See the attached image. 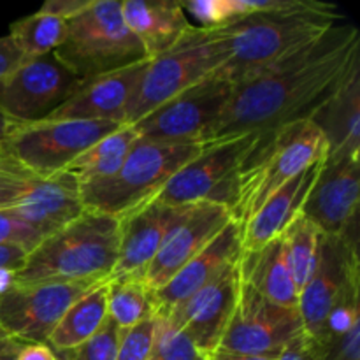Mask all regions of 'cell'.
Wrapping results in <instances>:
<instances>
[{
  "instance_id": "obj_37",
  "label": "cell",
  "mask_w": 360,
  "mask_h": 360,
  "mask_svg": "<svg viewBox=\"0 0 360 360\" xmlns=\"http://www.w3.org/2000/svg\"><path fill=\"white\" fill-rule=\"evenodd\" d=\"M90 2L91 0H48V2L42 4L39 11L53 14V16L62 18V20L67 21L76 16V14H79L81 11L86 9Z\"/></svg>"
},
{
  "instance_id": "obj_21",
  "label": "cell",
  "mask_w": 360,
  "mask_h": 360,
  "mask_svg": "<svg viewBox=\"0 0 360 360\" xmlns=\"http://www.w3.org/2000/svg\"><path fill=\"white\" fill-rule=\"evenodd\" d=\"M9 211L44 239L86 210L81 200V185L76 176L62 171L49 178H34L23 199Z\"/></svg>"
},
{
  "instance_id": "obj_12",
  "label": "cell",
  "mask_w": 360,
  "mask_h": 360,
  "mask_svg": "<svg viewBox=\"0 0 360 360\" xmlns=\"http://www.w3.org/2000/svg\"><path fill=\"white\" fill-rule=\"evenodd\" d=\"M302 333L297 309L271 302L239 274L238 297L218 347L220 350L278 359L287 345Z\"/></svg>"
},
{
  "instance_id": "obj_42",
  "label": "cell",
  "mask_w": 360,
  "mask_h": 360,
  "mask_svg": "<svg viewBox=\"0 0 360 360\" xmlns=\"http://www.w3.org/2000/svg\"><path fill=\"white\" fill-rule=\"evenodd\" d=\"M280 359V357H278ZM271 357H253V355H243V354H232V352L220 350L217 348L214 352H211L210 355H206V360H278Z\"/></svg>"
},
{
  "instance_id": "obj_23",
  "label": "cell",
  "mask_w": 360,
  "mask_h": 360,
  "mask_svg": "<svg viewBox=\"0 0 360 360\" xmlns=\"http://www.w3.org/2000/svg\"><path fill=\"white\" fill-rule=\"evenodd\" d=\"M322 162L309 165L306 171L295 176L292 181L281 186L274 195L264 202V206L241 227L243 253L259 252L260 248L283 234L292 220L302 211L306 199L315 185L322 169Z\"/></svg>"
},
{
  "instance_id": "obj_19",
  "label": "cell",
  "mask_w": 360,
  "mask_h": 360,
  "mask_svg": "<svg viewBox=\"0 0 360 360\" xmlns=\"http://www.w3.org/2000/svg\"><path fill=\"white\" fill-rule=\"evenodd\" d=\"M241 250V225L231 220L220 234L181 267L164 287L151 292L155 316H165L195 292L217 280L227 267L239 262Z\"/></svg>"
},
{
  "instance_id": "obj_27",
  "label": "cell",
  "mask_w": 360,
  "mask_h": 360,
  "mask_svg": "<svg viewBox=\"0 0 360 360\" xmlns=\"http://www.w3.org/2000/svg\"><path fill=\"white\" fill-rule=\"evenodd\" d=\"M139 139L132 125L120 127L115 132L98 139L74 158L65 171L76 176L79 185L102 181L120 171L136 141Z\"/></svg>"
},
{
  "instance_id": "obj_38",
  "label": "cell",
  "mask_w": 360,
  "mask_h": 360,
  "mask_svg": "<svg viewBox=\"0 0 360 360\" xmlns=\"http://www.w3.org/2000/svg\"><path fill=\"white\" fill-rule=\"evenodd\" d=\"M23 55L9 35L0 37V83L23 62Z\"/></svg>"
},
{
  "instance_id": "obj_29",
  "label": "cell",
  "mask_w": 360,
  "mask_h": 360,
  "mask_svg": "<svg viewBox=\"0 0 360 360\" xmlns=\"http://www.w3.org/2000/svg\"><path fill=\"white\" fill-rule=\"evenodd\" d=\"M65 35L67 21L41 11L16 20L9 30V37L20 49L23 58L55 53L63 44Z\"/></svg>"
},
{
  "instance_id": "obj_15",
  "label": "cell",
  "mask_w": 360,
  "mask_h": 360,
  "mask_svg": "<svg viewBox=\"0 0 360 360\" xmlns=\"http://www.w3.org/2000/svg\"><path fill=\"white\" fill-rule=\"evenodd\" d=\"M359 157L326 160L301 213L326 236L345 234L359 221Z\"/></svg>"
},
{
  "instance_id": "obj_43",
  "label": "cell",
  "mask_w": 360,
  "mask_h": 360,
  "mask_svg": "<svg viewBox=\"0 0 360 360\" xmlns=\"http://www.w3.org/2000/svg\"><path fill=\"white\" fill-rule=\"evenodd\" d=\"M14 273L16 271H11V269H0V295L4 292L9 290L14 283Z\"/></svg>"
},
{
  "instance_id": "obj_18",
  "label": "cell",
  "mask_w": 360,
  "mask_h": 360,
  "mask_svg": "<svg viewBox=\"0 0 360 360\" xmlns=\"http://www.w3.org/2000/svg\"><path fill=\"white\" fill-rule=\"evenodd\" d=\"M192 206H169L150 200L139 210L118 218L120 248L111 280L143 278L169 232L186 217Z\"/></svg>"
},
{
  "instance_id": "obj_1",
  "label": "cell",
  "mask_w": 360,
  "mask_h": 360,
  "mask_svg": "<svg viewBox=\"0 0 360 360\" xmlns=\"http://www.w3.org/2000/svg\"><path fill=\"white\" fill-rule=\"evenodd\" d=\"M360 67V32L338 23L308 48L278 60L234 84L204 144L245 134H267L304 122Z\"/></svg>"
},
{
  "instance_id": "obj_22",
  "label": "cell",
  "mask_w": 360,
  "mask_h": 360,
  "mask_svg": "<svg viewBox=\"0 0 360 360\" xmlns=\"http://www.w3.org/2000/svg\"><path fill=\"white\" fill-rule=\"evenodd\" d=\"M309 122L322 132L327 144L326 160L359 157L360 153V67L330 94Z\"/></svg>"
},
{
  "instance_id": "obj_31",
  "label": "cell",
  "mask_w": 360,
  "mask_h": 360,
  "mask_svg": "<svg viewBox=\"0 0 360 360\" xmlns=\"http://www.w3.org/2000/svg\"><path fill=\"white\" fill-rule=\"evenodd\" d=\"M148 360H206V357L171 320L155 316L153 345Z\"/></svg>"
},
{
  "instance_id": "obj_24",
  "label": "cell",
  "mask_w": 360,
  "mask_h": 360,
  "mask_svg": "<svg viewBox=\"0 0 360 360\" xmlns=\"http://www.w3.org/2000/svg\"><path fill=\"white\" fill-rule=\"evenodd\" d=\"M122 14L148 58L164 53L193 28L178 0H125Z\"/></svg>"
},
{
  "instance_id": "obj_26",
  "label": "cell",
  "mask_w": 360,
  "mask_h": 360,
  "mask_svg": "<svg viewBox=\"0 0 360 360\" xmlns=\"http://www.w3.org/2000/svg\"><path fill=\"white\" fill-rule=\"evenodd\" d=\"M108 320V281L91 287L69 306L53 329L48 345L56 354L79 348L101 330Z\"/></svg>"
},
{
  "instance_id": "obj_5",
  "label": "cell",
  "mask_w": 360,
  "mask_h": 360,
  "mask_svg": "<svg viewBox=\"0 0 360 360\" xmlns=\"http://www.w3.org/2000/svg\"><path fill=\"white\" fill-rule=\"evenodd\" d=\"M202 143H150L137 139L115 176L81 185V200L86 211L122 218L157 197L165 183L199 157Z\"/></svg>"
},
{
  "instance_id": "obj_33",
  "label": "cell",
  "mask_w": 360,
  "mask_h": 360,
  "mask_svg": "<svg viewBox=\"0 0 360 360\" xmlns=\"http://www.w3.org/2000/svg\"><path fill=\"white\" fill-rule=\"evenodd\" d=\"M155 316L137 323L129 330H123L120 340L116 360H148L153 345Z\"/></svg>"
},
{
  "instance_id": "obj_25",
  "label": "cell",
  "mask_w": 360,
  "mask_h": 360,
  "mask_svg": "<svg viewBox=\"0 0 360 360\" xmlns=\"http://www.w3.org/2000/svg\"><path fill=\"white\" fill-rule=\"evenodd\" d=\"M239 274L271 302L297 309L299 290L287 264L281 236L267 243L259 252L243 253L239 260Z\"/></svg>"
},
{
  "instance_id": "obj_34",
  "label": "cell",
  "mask_w": 360,
  "mask_h": 360,
  "mask_svg": "<svg viewBox=\"0 0 360 360\" xmlns=\"http://www.w3.org/2000/svg\"><path fill=\"white\" fill-rule=\"evenodd\" d=\"M35 176L14 164L0 167V211L13 210L30 188Z\"/></svg>"
},
{
  "instance_id": "obj_28",
  "label": "cell",
  "mask_w": 360,
  "mask_h": 360,
  "mask_svg": "<svg viewBox=\"0 0 360 360\" xmlns=\"http://www.w3.org/2000/svg\"><path fill=\"white\" fill-rule=\"evenodd\" d=\"M108 316L122 330L153 319V295L141 278H116L108 281Z\"/></svg>"
},
{
  "instance_id": "obj_46",
  "label": "cell",
  "mask_w": 360,
  "mask_h": 360,
  "mask_svg": "<svg viewBox=\"0 0 360 360\" xmlns=\"http://www.w3.org/2000/svg\"><path fill=\"white\" fill-rule=\"evenodd\" d=\"M0 167H2V165H0Z\"/></svg>"
},
{
  "instance_id": "obj_44",
  "label": "cell",
  "mask_w": 360,
  "mask_h": 360,
  "mask_svg": "<svg viewBox=\"0 0 360 360\" xmlns=\"http://www.w3.org/2000/svg\"><path fill=\"white\" fill-rule=\"evenodd\" d=\"M20 348H21V345L14 343V341H11L9 338H6L0 334V355L9 354V352H18Z\"/></svg>"
},
{
  "instance_id": "obj_4",
  "label": "cell",
  "mask_w": 360,
  "mask_h": 360,
  "mask_svg": "<svg viewBox=\"0 0 360 360\" xmlns=\"http://www.w3.org/2000/svg\"><path fill=\"white\" fill-rule=\"evenodd\" d=\"M326 157V139L309 120L259 134L239 169L232 220L243 227L281 186Z\"/></svg>"
},
{
  "instance_id": "obj_32",
  "label": "cell",
  "mask_w": 360,
  "mask_h": 360,
  "mask_svg": "<svg viewBox=\"0 0 360 360\" xmlns=\"http://www.w3.org/2000/svg\"><path fill=\"white\" fill-rule=\"evenodd\" d=\"M122 333L123 330L108 316L104 326L94 338L74 352H67L63 355L67 360H116Z\"/></svg>"
},
{
  "instance_id": "obj_8",
  "label": "cell",
  "mask_w": 360,
  "mask_h": 360,
  "mask_svg": "<svg viewBox=\"0 0 360 360\" xmlns=\"http://www.w3.org/2000/svg\"><path fill=\"white\" fill-rule=\"evenodd\" d=\"M115 122H39L18 125L6 144V157L35 178H49L65 171L67 165L86 148L118 130Z\"/></svg>"
},
{
  "instance_id": "obj_30",
  "label": "cell",
  "mask_w": 360,
  "mask_h": 360,
  "mask_svg": "<svg viewBox=\"0 0 360 360\" xmlns=\"http://www.w3.org/2000/svg\"><path fill=\"white\" fill-rule=\"evenodd\" d=\"M322 236L320 229L302 213H299L281 234L285 257L299 294L315 271Z\"/></svg>"
},
{
  "instance_id": "obj_45",
  "label": "cell",
  "mask_w": 360,
  "mask_h": 360,
  "mask_svg": "<svg viewBox=\"0 0 360 360\" xmlns=\"http://www.w3.org/2000/svg\"><path fill=\"white\" fill-rule=\"evenodd\" d=\"M56 355H58L60 360H67V357H65V355H63V354H56Z\"/></svg>"
},
{
  "instance_id": "obj_14",
  "label": "cell",
  "mask_w": 360,
  "mask_h": 360,
  "mask_svg": "<svg viewBox=\"0 0 360 360\" xmlns=\"http://www.w3.org/2000/svg\"><path fill=\"white\" fill-rule=\"evenodd\" d=\"M91 287L95 285H13L0 295V334L21 347L48 343L63 313Z\"/></svg>"
},
{
  "instance_id": "obj_39",
  "label": "cell",
  "mask_w": 360,
  "mask_h": 360,
  "mask_svg": "<svg viewBox=\"0 0 360 360\" xmlns=\"http://www.w3.org/2000/svg\"><path fill=\"white\" fill-rule=\"evenodd\" d=\"M278 360H315V350H313L311 341L306 338V334H299L292 343L287 345L283 354Z\"/></svg>"
},
{
  "instance_id": "obj_17",
  "label": "cell",
  "mask_w": 360,
  "mask_h": 360,
  "mask_svg": "<svg viewBox=\"0 0 360 360\" xmlns=\"http://www.w3.org/2000/svg\"><path fill=\"white\" fill-rule=\"evenodd\" d=\"M231 220V211L220 204H192L186 217L164 239L157 257L141 280L151 292L164 287L185 264L202 252Z\"/></svg>"
},
{
  "instance_id": "obj_7",
  "label": "cell",
  "mask_w": 360,
  "mask_h": 360,
  "mask_svg": "<svg viewBox=\"0 0 360 360\" xmlns=\"http://www.w3.org/2000/svg\"><path fill=\"white\" fill-rule=\"evenodd\" d=\"M225 60L227 53L217 32L193 27L174 46L148 60L127 108L125 125H134L158 105L218 72Z\"/></svg>"
},
{
  "instance_id": "obj_41",
  "label": "cell",
  "mask_w": 360,
  "mask_h": 360,
  "mask_svg": "<svg viewBox=\"0 0 360 360\" xmlns=\"http://www.w3.org/2000/svg\"><path fill=\"white\" fill-rule=\"evenodd\" d=\"M16 127L18 125H14V123H11L9 120H6L2 115H0V165L9 164V160H7L6 157V144H7V139H9V136L13 134V130L16 129Z\"/></svg>"
},
{
  "instance_id": "obj_2",
  "label": "cell",
  "mask_w": 360,
  "mask_h": 360,
  "mask_svg": "<svg viewBox=\"0 0 360 360\" xmlns=\"http://www.w3.org/2000/svg\"><path fill=\"white\" fill-rule=\"evenodd\" d=\"M340 20L341 14L330 4L266 0L260 11L213 28L227 53L218 74L231 83H239L250 74L311 46Z\"/></svg>"
},
{
  "instance_id": "obj_9",
  "label": "cell",
  "mask_w": 360,
  "mask_h": 360,
  "mask_svg": "<svg viewBox=\"0 0 360 360\" xmlns=\"http://www.w3.org/2000/svg\"><path fill=\"white\" fill-rule=\"evenodd\" d=\"M257 136L259 134H245L207 144L199 157L183 165L165 183L155 200L169 206L214 202L231 211L234 206L239 169L257 143Z\"/></svg>"
},
{
  "instance_id": "obj_35",
  "label": "cell",
  "mask_w": 360,
  "mask_h": 360,
  "mask_svg": "<svg viewBox=\"0 0 360 360\" xmlns=\"http://www.w3.org/2000/svg\"><path fill=\"white\" fill-rule=\"evenodd\" d=\"M315 360H360V322L354 323L340 336L313 347Z\"/></svg>"
},
{
  "instance_id": "obj_16",
  "label": "cell",
  "mask_w": 360,
  "mask_h": 360,
  "mask_svg": "<svg viewBox=\"0 0 360 360\" xmlns=\"http://www.w3.org/2000/svg\"><path fill=\"white\" fill-rule=\"evenodd\" d=\"M238 287L239 262L227 267L217 280L181 302L165 319L179 327L206 357L220 347L234 309Z\"/></svg>"
},
{
  "instance_id": "obj_10",
  "label": "cell",
  "mask_w": 360,
  "mask_h": 360,
  "mask_svg": "<svg viewBox=\"0 0 360 360\" xmlns=\"http://www.w3.org/2000/svg\"><path fill=\"white\" fill-rule=\"evenodd\" d=\"M357 225L340 236H322L315 271L299 294V315L302 330L315 341L333 309L360 294V264Z\"/></svg>"
},
{
  "instance_id": "obj_20",
  "label": "cell",
  "mask_w": 360,
  "mask_h": 360,
  "mask_svg": "<svg viewBox=\"0 0 360 360\" xmlns=\"http://www.w3.org/2000/svg\"><path fill=\"white\" fill-rule=\"evenodd\" d=\"M150 60V58H148ZM148 60L81 83L76 94L42 122H115L125 125V112Z\"/></svg>"
},
{
  "instance_id": "obj_36",
  "label": "cell",
  "mask_w": 360,
  "mask_h": 360,
  "mask_svg": "<svg viewBox=\"0 0 360 360\" xmlns=\"http://www.w3.org/2000/svg\"><path fill=\"white\" fill-rule=\"evenodd\" d=\"M41 241V236L9 210L0 211V245H16L32 252Z\"/></svg>"
},
{
  "instance_id": "obj_3",
  "label": "cell",
  "mask_w": 360,
  "mask_h": 360,
  "mask_svg": "<svg viewBox=\"0 0 360 360\" xmlns=\"http://www.w3.org/2000/svg\"><path fill=\"white\" fill-rule=\"evenodd\" d=\"M118 248V218L84 211L28 252L23 266L14 273L13 285L104 283L111 280Z\"/></svg>"
},
{
  "instance_id": "obj_40",
  "label": "cell",
  "mask_w": 360,
  "mask_h": 360,
  "mask_svg": "<svg viewBox=\"0 0 360 360\" xmlns=\"http://www.w3.org/2000/svg\"><path fill=\"white\" fill-rule=\"evenodd\" d=\"M16 360H60L56 352L48 343L23 345L18 350Z\"/></svg>"
},
{
  "instance_id": "obj_11",
  "label": "cell",
  "mask_w": 360,
  "mask_h": 360,
  "mask_svg": "<svg viewBox=\"0 0 360 360\" xmlns=\"http://www.w3.org/2000/svg\"><path fill=\"white\" fill-rule=\"evenodd\" d=\"M232 90L234 83L214 72L158 105L132 127L141 141L150 143H202L224 112Z\"/></svg>"
},
{
  "instance_id": "obj_6",
  "label": "cell",
  "mask_w": 360,
  "mask_h": 360,
  "mask_svg": "<svg viewBox=\"0 0 360 360\" xmlns=\"http://www.w3.org/2000/svg\"><path fill=\"white\" fill-rule=\"evenodd\" d=\"M55 56L83 81L148 60L116 0H91L86 9L67 20L65 41Z\"/></svg>"
},
{
  "instance_id": "obj_13",
  "label": "cell",
  "mask_w": 360,
  "mask_h": 360,
  "mask_svg": "<svg viewBox=\"0 0 360 360\" xmlns=\"http://www.w3.org/2000/svg\"><path fill=\"white\" fill-rule=\"evenodd\" d=\"M81 83L55 53L25 58L0 83V115L14 125L39 123L65 104Z\"/></svg>"
}]
</instances>
